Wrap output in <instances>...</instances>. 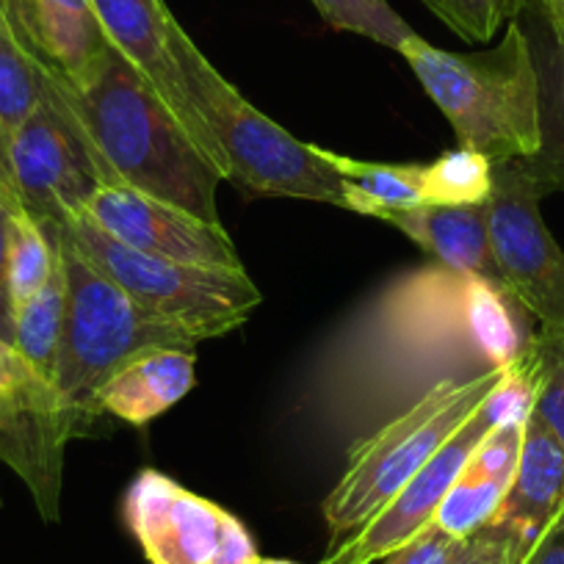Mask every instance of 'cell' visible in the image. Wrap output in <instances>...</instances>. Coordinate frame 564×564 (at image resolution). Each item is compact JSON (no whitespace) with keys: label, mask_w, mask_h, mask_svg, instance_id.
<instances>
[{"label":"cell","mask_w":564,"mask_h":564,"mask_svg":"<svg viewBox=\"0 0 564 564\" xmlns=\"http://www.w3.org/2000/svg\"><path fill=\"white\" fill-rule=\"evenodd\" d=\"M534 318L509 291L432 263L404 271L318 349L294 415L311 437L349 452L432 390L512 366Z\"/></svg>","instance_id":"obj_1"},{"label":"cell","mask_w":564,"mask_h":564,"mask_svg":"<svg viewBox=\"0 0 564 564\" xmlns=\"http://www.w3.org/2000/svg\"><path fill=\"white\" fill-rule=\"evenodd\" d=\"M53 91L78 124L100 186L133 188L219 225L225 177L117 47L78 84L53 73Z\"/></svg>","instance_id":"obj_2"},{"label":"cell","mask_w":564,"mask_h":564,"mask_svg":"<svg viewBox=\"0 0 564 564\" xmlns=\"http://www.w3.org/2000/svg\"><path fill=\"white\" fill-rule=\"evenodd\" d=\"M426 95L452 122L459 148L490 164L529 161L542 148V84L518 23L492 51L448 53L412 34L399 47Z\"/></svg>","instance_id":"obj_3"},{"label":"cell","mask_w":564,"mask_h":564,"mask_svg":"<svg viewBox=\"0 0 564 564\" xmlns=\"http://www.w3.org/2000/svg\"><path fill=\"white\" fill-rule=\"evenodd\" d=\"M56 236L67 280L62 344H58L56 388L78 415L80 432L95 421L97 395L108 379L128 362L164 349L194 351L199 338L175 322L130 300L119 285L86 263L58 225H47Z\"/></svg>","instance_id":"obj_4"},{"label":"cell","mask_w":564,"mask_h":564,"mask_svg":"<svg viewBox=\"0 0 564 564\" xmlns=\"http://www.w3.org/2000/svg\"><path fill=\"white\" fill-rule=\"evenodd\" d=\"M183 69L194 108L225 153L227 181L265 197L313 199L349 210V188L324 148L294 139L260 113L203 56L194 40L183 47Z\"/></svg>","instance_id":"obj_5"},{"label":"cell","mask_w":564,"mask_h":564,"mask_svg":"<svg viewBox=\"0 0 564 564\" xmlns=\"http://www.w3.org/2000/svg\"><path fill=\"white\" fill-rule=\"evenodd\" d=\"M518 362V360H514ZM512 362V366H514ZM512 366L432 390L382 430L349 448V465L324 501L333 545L368 523L423 465L465 426L470 415L507 379Z\"/></svg>","instance_id":"obj_6"},{"label":"cell","mask_w":564,"mask_h":564,"mask_svg":"<svg viewBox=\"0 0 564 564\" xmlns=\"http://www.w3.org/2000/svg\"><path fill=\"white\" fill-rule=\"evenodd\" d=\"M58 227L86 263L141 307L181 324L199 344L241 327L263 300L243 269L183 263L139 252L100 230L86 214L69 216Z\"/></svg>","instance_id":"obj_7"},{"label":"cell","mask_w":564,"mask_h":564,"mask_svg":"<svg viewBox=\"0 0 564 564\" xmlns=\"http://www.w3.org/2000/svg\"><path fill=\"white\" fill-rule=\"evenodd\" d=\"M536 401L534 351H525L490 399L465 421L452 441L423 465L362 529L333 545L322 564H373L435 523L437 509L487 435L503 421H525Z\"/></svg>","instance_id":"obj_8"},{"label":"cell","mask_w":564,"mask_h":564,"mask_svg":"<svg viewBox=\"0 0 564 564\" xmlns=\"http://www.w3.org/2000/svg\"><path fill=\"white\" fill-rule=\"evenodd\" d=\"M542 197L525 161L492 164L487 219L503 289L534 318L536 333L564 338V249L542 219Z\"/></svg>","instance_id":"obj_9"},{"label":"cell","mask_w":564,"mask_h":564,"mask_svg":"<svg viewBox=\"0 0 564 564\" xmlns=\"http://www.w3.org/2000/svg\"><path fill=\"white\" fill-rule=\"evenodd\" d=\"M75 435L78 415L56 382L0 340V463L23 479L45 523L62 520L64 454Z\"/></svg>","instance_id":"obj_10"},{"label":"cell","mask_w":564,"mask_h":564,"mask_svg":"<svg viewBox=\"0 0 564 564\" xmlns=\"http://www.w3.org/2000/svg\"><path fill=\"white\" fill-rule=\"evenodd\" d=\"M122 514L150 564H254L260 558L241 520L161 470H141L130 481Z\"/></svg>","instance_id":"obj_11"},{"label":"cell","mask_w":564,"mask_h":564,"mask_svg":"<svg viewBox=\"0 0 564 564\" xmlns=\"http://www.w3.org/2000/svg\"><path fill=\"white\" fill-rule=\"evenodd\" d=\"M9 159L20 205L42 227L80 214L100 186L84 135L53 91V75L45 100L9 133Z\"/></svg>","instance_id":"obj_12"},{"label":"cell","mask_w":564,"mask_h":564,"mask_svg":"<svg viewBox=\"0 0 564 564\" xmlns=\"http://www.w3.org/2000/svg\"><path fill=\"white\" fill-rule=\"evenodd\" d=\"M95 9L111 45L153 86L177 122L197 141L205 159L227 181L225 153L188 95L183 47L192 42V36L177 23L166 0H95Z\"/></svg>","instance_id":"obj_13"},{"label":"cell","mask_w":564,"mask_h":564,"mask_svg":"<svg viewBox=\"0 0 564 564\" xmlns=\"http://www.w3.org/2000/svg\"><path fill=\"white\" fill-rule=\"evenodd\" d=\"M80 214L139 252L183 263L243 269L236 243L221 221H205L150 194L124 186H97Z\"/></svg>","instance_id":"obj_14"},{"label":"cell","mask_w":564,"mask_h":564,"mask_svg":"<svg viewBox=\"0 0 564 564\" xmlns=\"http://www.w3.org/2000/svg\"><path fill=\"white\" fill-rule=\"evenodd\" d=\"M18 20L25 47L67 84L84 80L111 47L95 0H18Z\"/></svg>","instance_id":"obj_15"},{"label":"cell","mask_w":564,"mask_h":564,"mask_svg":"<svg viewBox=\"0 0 564 564\" xmlns=\"http://www.w3.org/2000/svg\"><path fill=\"white\" fill-rule=\"evenodd\" d=\"M564 509V446L534 410L525 417L523 446L512 487L492 523L514 531L520 545L531 553L542 531Z\"/></svg>","instance_id":"obj_16"},{"label":"cell","mask_w":564,"mask_h":564,"mask_svg":"<svg viewBox=\"0 0 564 564\" xmlns=\"http://www.w3.org/2000/svg\"><path fill=\"white\" fill-rule=\"evenodd\" d=\"M379 219L404 232L443 269L481 276V280L503 289L501 271H498L490 243L487 203L421 205V208L410 210H384Z\"/></svg>","instance_id":"obj_17"},{"label":"cell","mask_w":564,"mask_h":564,"mask_svg":"<svg viewBox=\"0 0 564 564\" xmlns=\"http://www.w3.org/2000/svg\"><path fill=\"white\" fill-rule=\"evenodd\" d=\"M197 351L164 349L128 362L97 395V412L133 426L155 421L197 382Z\"/></svg>","instance_id":"obj_18"},{"label":"cell","mask_w":564,"mask_h":564,"mask_svg":"<svg viewBox=\"0 0 564 564\" xmlns=\"http://www.w3.org/2000/svg\"><path fill=\"white\" fill-rule=\"evenodd\" d=\"M349 188V210L379 219L384 210H410L426 205V164H379L324 150Z\"/></svg>","instance_id":"obj_19"},{"label":"cell","mask_w":564,"mask_h":564,"mask_svg":"<svg viewBox=\"0 0 564 564\" xmlns=\"http://www.w3.org/2000/svg\"><path fill=\"white\" fill-rule=\"evenodd\" d=\"M51 232V230H47ZM58 243V241H56ZM64 311H67V280H64V260L58 249V260L53 274L42 285L40 294L14 313V340L12 346L45 377L56 382L58 344H62Z\"/></svg>","instance_id":"obj_20"},{"label":"cell","mask_w":564,"mask_h":564,"mask_svg":"<svg viewBox=\"0 0 564 564\" xmlns=\"http://www.w3.org/2000/svg\"><path fill=\"white\" fill-rule=\"evenodd\" d=\"M536 67L542 84V148L525 166L551 194L564 192V31H551V45Z\"/></svg>","instance_id":"obj_21"},{"label":"cell","mask_w":564,"mask_h":564,"mask_svg":"<svg viewBox=\"0 0 564 564\" xmlns=\"http://www.w3.org/2000/svg\"><path fill=\"white\" fill-rule=\"evenodd\" d=\"M58 260V243L53 232L29 214L9 216V254H7V285L12 313L29 305L47 276L53 274V265Z\"/></svg>","instance_id":"obj_22"},{"label":"cell","mask_w":564,"mask_h":564,"mask_svg":"<svg viewBox=\"0 0 564 564\" xmlns=\"http://www.w3.org/2000/svg\"><path fill=\"white\" fill-rule=\"evenodd\" d=\"M51 75L18 36L0 29V122L9 133L45 100Z\"/></svg>","instance_id":"obj_23"},{"label":"cell","mask_w":564,"mask_h":564,"mask_svg":"<svg viewBox=\"0 0 564 564\" xmlns=\"http://www.w3.org/2000/svg\"><path fill=\"white\" fill-rule=\"evenodd\" d=\"M492 192V164L474 150H448L426 164V205L487 203Z\"/></svg>","instance_id":"obj_24"},{"label":"cell","mask_w":564,"mask_h":564,"mask_svg":"<svg viewBox=\"0 0 564 564\" xmlns=\"http://www.w3.org/2000/svg\"><path fill=\"white\" fill-rule=\"evenodd\" d=\"M313 7L329 29L366 36L393 51L415 34L388 0H313Z\"/></svg>","instance_id":"obj_25"},{"label":"cell","mask_w":564,"mask_h":564,"mask_svg":"<svg viewBox=\"0 0 564 564\" xmlns=\"http://www.w3.org/2000/svg\"><path fill=\"white\" fill-rule=\"evenodd\" d=\"M509 487L498 481H481L459 476L454 487L448 490L446 501L437 509L435 523L443 525L454 536H474L485 525L496 520Z\"/></svg>","instance_id":"obj_26"},{"label":"cell","mask_w":564,"mask_h":564,"mask_svg":"<svg viewBox=\"0 0 564 564\" xmlns=\"http://www.w3.org/2000/svg\"><path fill=\"white\" fill-rule=\"evenodd\" d=\"M432 14L443 20L465 42H487L514 23L525 0H423Z\"/></svg>","instance_id":"obj_27"},{"label":"cell","mask_w":564,"mask_h":564,"mask_svg":"<svg viewBox=\"0 0 564 564\" xmlns=\"http://www.w3.org/2000/svg\"><path fill=\"white\" fill-rule=\"evenodd\" d=\"M531 351L536 362L534 412L564 446V338L534 333Z\"/></svg>","instance_id":"obj_28"},{"label":"cell","mask_w":564,"mask_h":564,"mask_svg":"<svg viewBox=\"0 0 564 564\" xmlns=\"http://www.w3.org/2000/svg\"><path fill=\"white\" fill-rule=\"evenodd\" d=\"M523 430L525 421H503L496 430L481 441L474 457L465 463L463 474L468 479L481 481H498V485L512 487L514 470H518L520 446H523Z\"/></svg>","instance_id":"obj_29"},{"label":"cell","mask_w":564,"mask_h":564,"mask_svg":"<svg viewBox=\"0 0 564 564\" xmlns=\"http://www.w3.org/2000/svg\"><path fill=\"white\" fill-rule=\"evenodd\" d=\"M470 547L474 536H454L443 525L430 523L421 534L384 556V564H463Z\"/></svg>","instance_id":"obj_30"},{"label":"cell","mask_w":564,"mask_h":564,"mask_svg":"<svg viewBox=\"0 0 564 564\" xmlns=\"http://www.w3.org/2000/svg\"><path fill=\"white\" fill-rule=\"evenodd\" d=\"M529 551L507 525L490 523L474 534V547L463 564H523Z\"/></svg>","instance_id":"obj_31"},{"label":"cell","mask_w":564,"mask_h":564,"mask_svg":"<svg viewBox=\"0 0 564 564\" xmlns=\"http://www.w3.org/2000/svg\"><path fill=\"white\" fill-rule=\"evenodd\" d=\"M9 208L0 203V340L12 344L14 340V313L9 300L7 285V254H9Z\"/></svg>","instance_id":"obj_32"},{"label":"cell","mask_w":564,"mask_h":564,"mask_svg":"<svg viewBox=\"0 0 564 564\" xmlns=\"http://www.w3.org/2000/svg\"><path fill=\"white\" fill-rule=\"evenodd\" d=\"M523 564H564V509L534 542Z\"/></svg>","instance_id":"obj_33"},{"label":"cell","mask_w":564,"mask_h":564,"mask_svg":"<svg viewBox=\"0 0 564 564\" xmlns=\"http://www.w3.org/2000/svg\"><path fill=\"white\" fill-rule=\"evenodd\" d=\"M0 203L7 205L9 214H23L18 183H14L12 159H9V130L3 128V122H0Z\"/></svg>","instance_id":"obj_34"},{"label":"cell","mask_w":564,"mask_h":564,"mask_svg":"<svg viewBox=\"0 0 564 564\" xmlns=\"http://www.w3.org/2000/svg\"><path fill=\"white\" fill-rule=\"evenodd\" d=\"M525 3H534L540 9L547 29L564 31V0H525Z\"/></svg>","instance_id":"obj_35"},{"label":"cell","mask_w":564,"mask_h":564,"mask_svg":"<svg viewBox=\"0 0 564 564\" xmlns=\"http://www.w3.org/2000/svg\"><path fill=\"white\" fill-rule=\"evenodd\" d=\"M0 29H7L9 34H14L20 42H23V31H20V20H18V0H0Z\"/></svg>","instance_id":"obj_36"},{"label":"cell","mask_w":564,"mask_h":564,"mask_svg":"<svg viewBox=\"0 0 564 564\" xmlns=\"http://www.w3.org/2000/svg\"><path fill=\"white\" fill-rule=\"evenodd\" d=\"M254 564H296V562H285V558H263V556H260Z\"/></svg>","instance_id":"obj_37"},{"label":"cell","mask_w":564,"mask_h":564,"mask_svg":"<svg viewBox=\"0 0 564 564\" xmlns=\"http://www.w3.org/2000/svg\"><path fill=\"white\" fill-rule=\"evenodd\" d=\"M0 507H3V498H0Z\"/></svg>","instance_id":"obj_38"}]
</instances>
